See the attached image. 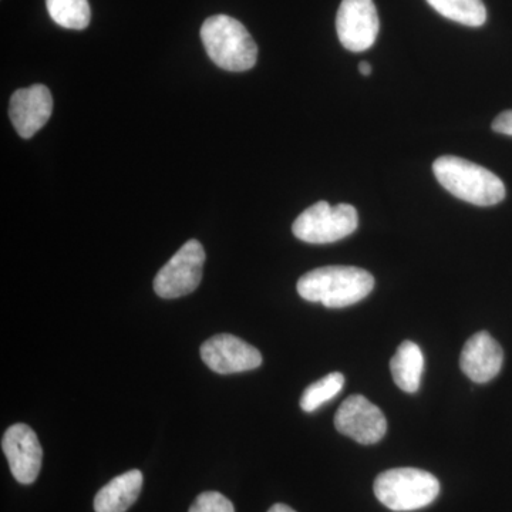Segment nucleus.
<instances>
[{"instance_id": "nucleus-1", "label": "nucleus", "mask_w": 512, "mask_h": 512, "mask_svg": "<svg viewBox=\"0 0 512 512\" xmlns=\"http://www.w3.org/2000/svg\"><path fill=\"white\" fill-rule=\"evenodd\" d=\"M375 288V278L355 266H325L313 269L298 281V293L305 301L326 308H346L363 301Z\"/></svg>"}, {"instance_id": "nucleus-2", "label": "nucleus", "mask_w": 512, "mask_h": 512, "mask_svg": "<svg viewBox=\"0 0 512 512\" xmlns=\"http://www.w3.org/2000/svg\"><path fill=\"white\" fill-rule=\"evenodd\" d=\"M433 171L437 181L450 194L478 207L500 204L507 194L503 181L497 175L466 158H437Z\"/></svg>"}, {"instance_id": "nucleus-3", "label": "nucleus", "mask_w": 512, "mask_h": 512, "mask_svg": "<svg viewBox=\"0 0 512 512\" xmlns=\"http://www.w3.org/2000/svg\"><path fill=\"white\" fill-rule=\"evenodd\" d=\"M201 39L212 62L228 72H247L258 59V46L239 20L215 15L205 20Z\"/></svg>"}, {"instance_id": "nucleus-4", "label": "nucleus", "mask_w": 512, "mask_h": 512, "mask_svg": "<svg viewBox=\"0 0 512 512\" xmlns=\"http://www.w3.org/2000/svg\"><path fill=\"white\" fill-rule=\"evenodd\" d=\"M439 494V480L419 468H393L375 481L377 500L396 512L420 510L433 503Z\"/></svg>"}, {"instance_id": "nucleus-5", "label": "nucleus", "mask_w": 512, "mask_h": 512, "mask_svg": "<svg viewBox=\"0 0 512 512\" xmlns=\"http://www.w3.org/2000/svg\"><path fill=\"white\" fill-rule=\"evenodd\" d=\"M359 225L355 207L319 201L302 212L293 222V235L308 244H332L349 237Z\"/></svg>"}, {"instance_id": "nucleus-6", "label": "nucleus", "mask_w": 512, "mask_h": 512, "mask_svg": "<svg viewBox=\"0 0 512 512\" xmlns=\"http://www.w3.org/2000/svg\"><path fill=\"white\" fill-rule=\"evenodd\" d=\"M205 251L200 241L190 239L158 271L154 291L160 298L175 299L190 295L201 284Z\"/></svg>"}, {"instance_id": "nucleus-7", "label": "nucleus", "mask_w": 512, "mask_h": 512, "mask_svg": "<svg viewBox=\"0 0 512 512\" xmlns=\"http://www.w3.org/2000/svg\"><path fill=\"white\" fill-rule=\"evenodd\" d=\"M379 15L373 0H342L336 16L340 43L350 52H365L379 35Z\"/></svg>"}, {"instance_id": "nucleus-8", "label": "nucleus", "mask_w": 512, "mask_h": 512, "mask_svg": "<svg viewBox=\"0 0 512 512\" xmlns=\"http://www.w3.org/2000/svg\"><path fill=\"white\" fill-rule=\"evenodd\" d=\"M335 427L343 436L369 446L383 439L387 421L376 404L369 402L365 396L355 394L340 404L335 416Z\"/></svg>"}, {"instance_id": "nucleus-9", "label": "nucleus", "mask_w": 512, "mask_h": 512, "mask_svg": "<svg viewBox=\"0 0 512 512\" xmlns=\"http://www.w3.org/2000/svg\"><path fill=\"white\" fill-rule=\"evenodd\" d=\"M201 359L212 372L220 375L248 372L261 366L262 356L258 349L228 333L214 336L201 346Z\"/></svg>"}, {"instance_id": "nucleus-10", "label": "nucleus", "mask_w": 512, "mask_h": 512, "mask_svg": "<svg viewBox=\"0 0 512 512\" xmlns=\"http://www.w3.org/2000/svg\"><path fill=\"white\" fill-rule=\"evenodd\" d=\"M2 450L16 481L35 483L42 468L43 450L32 427L23 423L10 426L3 434Z\"/></svg>"}, {"instance_id": "nucleus-11", "label": "nucleus", "mask_w": 512, "mask_h": 512, "mask_svg": "<svg viewBox=\"0 0 512 512\" xmlns=\"http://www.w3.org/2000/svg\"><path fill=\"white\" fill-rule=\"evenodd\" d=\"M53 97L43 84L13 93L9 104V117L22 138H32L52 117Z\"/></svg>"}, {"instance_id": "nucleus-12", "label": "nucleus", "mask_w": 512, "mask_h": 512, "mask_svg": "<svg viewBox=\"0 0 512 512\" xmlns=\"http://www.w3.org/2000/svg\"><path fill=\"white\" fill-rule=\"evenodd\" d=\"M503 362V349L488 332H478L471 336L460 356L461 370L476 383L493 380L500 373Z\"/></svg>"}, {"instance_id": "nucleus-13", "label": "nucleus", "mask_w": 512, "mask_h": 512, "mask_svg": "<svg viewBox=\"0 0 512 512\" xmlns=\"http://www.w3.org/2000/svg\"><path fill=\"white\" fill-rule=\"evenodd\" d=\"M143 473L130 470L104 485L94 497L96 512H126L143 490Z\"/></svg>"}, {"instance_id": "nucleus-14", "label": "nucleus", "mask_w": 512, "mask_h": 512, "mask_svg": "<svg viewBox=\"0 0 512 512\" xmlns=\"http://www.w3.org/2000/svg\"><path fill=\"white\" fill-rule=\"evenodd\" d=\"M394 383L406 393H416L424 370V356L420 346L404 340L390 360Z\"/></svg>"}, {"instance_id": "nucleus-15", "label": "nucleus", "mask_w": 512, "mask_h": 512, "mask_svg": "<svg viewBox=\"0 0 512 512\" xmlns=\"http://www.w3.org/2000/svg\"><path fill=\"white\" fill-rule=\"evenodd\" d=\"M427 3L444 18L470 28H480L487 20L483 0H427Z\"/></svg>"}, {"instance_id": "nucleus-16", "label": "nucleus", "mask_w": 512, "mask_h": 512, "mask_svg": "<svg viewBox=\"0 0 512 512\" xmlns=\"http://www.w3.org/2000/svg\"><path fill=\"white\" fill-rule=\"evenodd\" d=\"M47 12L64 29L83 30L92 19L89 0H46Z\"/></svg>"}, {"instance_id": "nucleus-17", "label": "nucleus", "mask_w": 512, "mask_h": 512, "mask_svg": "<svg viewBox=\"0 0 512 512\" xmlns=\"http://www.w3.org/2000/svg\"><path fill=\"white\" fill-rule=\"evenodd\" d=\"M343 386H345V376L338 372L330 373L318 382L311 384L301 397L303 412H315L322 404L330 402L333 397L338 396L342 392Z\"/></svg>"}, {"instance_id": "nucleus-18", "label": "nucleus", "mask_w": 512, "mask_h": 512, "mask_svg": "<svg viewBox=\"0 0 512 512\" xmlns=\"http://www.w3.org/2000/svg\"><path fill=\"white\" fill-rule=\"evenodd\" d=\"M188 512H235L234 504L217 491L198 495Z\"/></svg>"}, {"instance_id": "nucleus-19", "label": "nucleus", "mask_w": 512, "mask_h": 512, "mask_svg": "<svg viewBox=\"0 0 512 512\" xmlns=\"http://www.w3.org/2000/svg\"><path fill=\"white\" fill-rule=\"evenodd\" d=\"M493 130L512 137V110L504 111L493 121Z\"/></svg>"}, {"instance_id": "nucleus-20", "label": "nucleus", "mask_w": 512, "mask_h": 512, "mask_svg": "<svg viewBox=\"0 0 512 512\" xmlns=\"http://www.w3.org/2000/svg\"><path fill=\"white\" fill-rule=\"evenodd\" d=\"M268 512H296L295 510H292L291 507H288V505L285 504H275L274 507L271 508Z\"/></svg>"}, {"instance_id": "nucleus-21", "label": "nucleus", "mask_w": 512, "mask_h": 512, "mask_svg": "<svg viewBox=\"0 0 512 512\" xmlns=\"http://www.w3.org/2000/svg\"><path fill=\"white\" fill-rule=\"evenodd\" d=\"M359 72L362 73L363 76H369V74H372V66L367 62H362L359 64Z\"/></svg>"}]
</instances>
